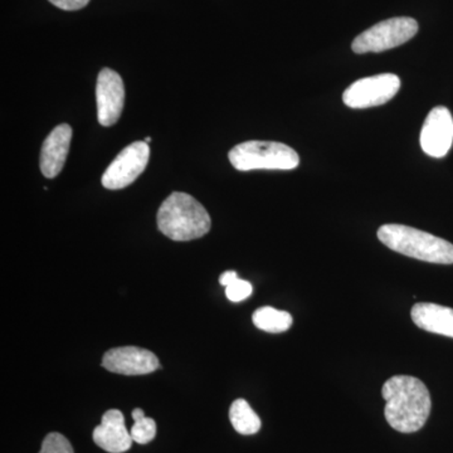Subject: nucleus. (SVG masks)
Listing matches in <instances>:
<instances>
[{
    "instance_id": "obj_2",
    "label": "nucleus",
    "mask_w": 453,
    "mask_h": 453,
    "mask_svg": "<svg viewBox=\"0 0 453 453\" xmlns=\"http://www.w3.org/2000/svg\"><path fill=\"white\" fill-rule=\"evenodd\" d=\"M211 226L207 210L187 193H172L157 211L160 232L177 242L201 238L210 232Z\"/></svg>"
},
{
    "instance_id": "obj_1",
    "label": "nucleus",
    "mask_w": 453,
    "mask_h": 453,
    "mask_svg": "<svg viewBox=\"0 0 453 453\" xmlns=\"http://www.w3.org/2000/svg\"><path fill=\"white\" fill-rule=\"evenodd\" d=\"M387 422L401 434H414L423 428L432 410L431 395L418 378L395 375L384 383Z\"/></svg>"
},
{
    "instance_id": "obj_9",
    "label": "nucleus",
    "mask_w": 453,
    "mask_h": 453,
    "mask_svg": "<svg viewBox=\"0 0 453 453\" xmlns=\"http://www.w3.org/2000/svg\"><path fill=\"white\" fill-rule=\"evenodd\" d=\"M419 140L429 157H446L453 142V118L447 107L437 106L428 113Z\"/></svg>"
},
{
    "instance_id": "obj_6",
    "label": "nucleus",
    "mask_w": 453,
    "mask_h": 453,
    "mask_svg": "<svg viewBox=\"0 0 453 453\" xmlns=\"http://www.w3.org/2000/svg\"><path fill=\"white\" fill-rule=\"evenodd\" d=\"M401 79L396 74L381 73L357 80L349 86L342 101L350 109H368L384 105L398 94Z\"/></svg>"
},
{
    "instance_id": "obj_12",
    "label": "nucleus",
    "mask_w": 453,
    "mask_h": 453,
    "mask_svg": "<svg viewBox=\"0 0 453 453\" xmlns=\"http://www.w3.org/2000/svg\"><path fill=\"white\" fill-rule=\"evenodd\" d=\"M95 443L110 453L129 451L133 437L125 426L124 414L119 410L107 411L100 425L94 429Z\"/></svg>"
},
{
    "instance_id": "obj_19",
    "label": "nucleus",
    "mask_w": 453,
    "mask_h": 453,
    "mask_svg": "<svg viewBox=\"0 0 453 453\" xmlns=\"http://www.w3.org/2000/svg\"><path fill=\"white\" fill-rule=\"evenodd\" d=\"M49 2L64 11H80L88 4L89 0H49Z\"/></svg>"
},
{
    "instance_id": "obj_3",
    "label": "nucleus",
    "mask_w": 453,
    "mask_h": 453,
    "mask_svg": "<svg viewBox=\"0 0 453 453\" xmlns=\"http://www.w3.org/2000/svg\"><path fill=\"white\" fill-rule=\"evenodd\" d=\"M378 238L392 251L429 264L453 265V244L436 235L403 225H384Z\"/></svg>"
},
{
    "instance_id": "obj_4",
    "label": "nucleus",
    "mask_w": 453,
    "mask_h": 453,
    "mask_svg": "<svg viewBox=\"0 0 453 453\" xmlns=\"http://www.w3.org/2000/svg\"><path fill=\"white\" fill-rule=\"evenodd\" d=\"M229 162L240 172L251 170H292L300 165V157L282 142H252L235 145L228 154Z\"/></svg>"
},
{
    "instance_id": "obj_20",
    "label": "nucleus",
    "mask_w": 453,
    "mask_h": 453,
    "mask_svg": "<svg viewBox=\"0 0 453 453\" xmlns=\"http://www.w3.org/2000/svg\"><path fill=\"white\" fill-rule=\"evenodd\" d=\"M237 279H240V277H238L237 275V273H234V271H226L225 273H222V275H220L219 283L220 285L225 286V288H226V286L231 285V283L234 282L235 280Z\"/></svg>"
},
{
    "instance_id": "obj_8",
    "label": "nucleus",
    "mask_w": 453,
    "mask_h": 453,
    "mask_svg": "<svg viewBox=\"0 0 453 453\" xmlns=\"http://www.w3.org/2000/svg\"><path fill=\"white\" fill-rule=\"evenodd\" d=\"M97 119L103 127H112L120 119L125 104V88L120 74L103 68L96 85Z\"/></svg>"
},
{
    "instance_id": "obj_13",
    "label": "nucleus",
    "mask_w": 453,
    "mask_h": 453,
    "mask_svg": "<svg viewBox=\"0 0 453 453\" xmlns=\"http://www.w3.org/2000/svg\"><path fill=\"white\" fill-rule=\"evenodd\" d=\"M413 323L419 329L453 339V309L432 303H418L411 311Z\"/></svg>"
},
{
    "instance_id": "obj_16",
    "label": "nucleus",
    "mask_w": 453,
    "mask_h": 453,
    "mask_svg": "<svg viewBox=\"0 0 453 453\" xmlns=\"http://www.w3.org/2000/svg\"><path fill=\"white\" fill-rule=\"evenodd\" d=\"M133 418L135 423L131 427L130 434L134 442L139 443V445L151 442L157 436V423L154 419L146 417L144 411L140 408L133 411Z\"/></svg>"
},
{
    "instance_id": "obj_10",
    "label": "nucleus",
    "mask_w": 453,
    "mask_h": 453,
    "mask_svg": "<svg viewBox=\"0 0 453 453\" xmlns=\"http://www.w3.org/2000/svg\"><path fill=\"white\" fill-rule=\"evenodd\" d=\"M104 368L116 374L145 375L160 368L159 359L150 350L138 347L113 348L103 357Z\"/></svg>"
},
{
    "instance_id": "obj_18",
    "label": "nucleus",
    "mask_w": 453,
    "mask_h": 453,
    "mask_svg": "<svg viewBox=\"0 0 453 453\" xmlns=\"http://www.w3.org/2000/svg\"><path fill=\"white\" fill-rule=\"evenodd\" d=\"M252 291L251 283L237 279L231 285L226 286V296L232 303H241V301L249 299L252 295Z\"/></svg>"
},
{
    "instance_id": "obj_7",
    "label": "nucleus",
    "mask_w": 453,
    "mask_h": 453,
    "mask_svg": "<svg viewBox=\"0 0 453 453\" xmlns=\"http://www.w3.org/2000/svg\"><path fill=\"white\" fill-rule=\"evenodd\" d=\"M150 149L145 142H136L122 149L104 173L103 186L106 189L119 190L129 187L144 172L149 163Z\"/></svg>"
},
{
    "instance_id": "obj_5",
    "label": "nucleus",
    "mask_w": 453,
    "mask_h": 453,
    "mask_svg": "<svg viewBox=\"0 0 453 453\" xmlns=\"http://www.w3.org/2000/svg\"><path fill=\"white\" fill-rule=\"evenodd\" d=\"M418 32V23L410 17H396L383 20L357 35L351 49L357 55L380 53L395 49L412 40Z\"/></svg>"
},
{
    "instance_id": "obj_21",
    "label": "nucleus",
    "mask_w": 453,
    "mask_h": 453,
    "mask_svg": "<svg viewBox=\"0 0 453 453\" xmlns=\"http://www.w3.org/2000/svg\"><path fill=\"white\" fill-rule=\"evenodd\" d=\"M151 142V138H146L145 139L146 144H149V142Z\"/></svg>"
},
{
    "instance_id": "obj_15",
    "label": "nucleus",
    "mask_w": 453,
    "mask_h": 453,
    "mask_svg": "<svg viewBox=\"0 0 453 453\" xmlns=\"http://www.w3.org/2000/svg\"><path fill=\"white\" fill-rule=\"evenodd\" d=\"M252 320L255 326L262 332L273 334L288 332L294 321L288 311H281L271 306L256 310L253 312Z\"/></svg>"
},
{
    "instance_id": "obj_14",
    "label": "nucleus",
    "mask_w": 453,
    "mask_h": 453,
    "mask_svg": "<svg viewBox=\"0 0 453 453\" xmlns=\"http://www.w3.org/2000/svg\"><path fill=\"white\" fill-rule=\"evenodd\" d=\"M229 419L235 431L243 436H251L261 429V419L244 399H237L232 403L229 408Z\"/></svg>"
},
{
    "instance_id": "obj_11",
    "label": "nucleus",
    "mask_w": 453,
    "mask_h": 453,
    "mask_svg": "<svg viewBox=\"0 0 453 453\" xmlns=\"http://www.w3.org/2000/svg\"><path fill=\"white\" fill-rule=\"evenodd\" d=\"M73 139V127L67 124L55 127L42 145L40 165L44 177L56 178L64 169Z\"/></svg>"
},
{
    "instance_id": "obj_17",
    "label": "nucleus",
    "mask_w": 453,
    "mask_h": 453,
    "mask_svg": "<svg viewBox=\"0 0 453 453\" xmlns=\"http://www.w3.org/2000/svg\"><path fill=\"white\" fill-rule=\"evenodd\" d=\"M40 453H74V451L67 438L61 434L52 432L44 438Z\"/></svg>"
}]
</instances>
